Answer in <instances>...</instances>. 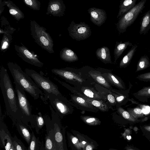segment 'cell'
<instances>
[{
  "label": "cell",
  "mask_w": 150,
  "mask_h": 150,
  "mask_svg": "<svg viewBox=\"0 0 150 150\" xmlns=\"http://www.w3.org/2000/svg\"><path fill=\"white\" fill-rule=\"evenodd\" d=\"M25 72L31 77L39 88L44 91L47 96L51 94L62 95L57 85L42 74L29 69H25Z\"/></svg>",
  "instance_id": "4"
},
{
  "label": "cell",
  "mask_w": 150,
  "mask_h": 150,
  "mask_svg": "<svg viewBox=\"0 0 150 150\" xmlns=\"http://www.w3.org/2000/svg\"><path fill=\"white\" fill-rule=\"evenodd\" d=\"M52 72L68 81H74L79 83H82L84 81L83 79L79 75L67 69H53Z\"/></svg>",
  "instance_id": "11"
},
{
  "label": "cell",
  "mask_w": 150,
  "mask_h": 150,
  "mask_svg": "<svg viewBox=\"0 0 150 150\" xmlns=\"http://www.w3.org/2000/svg\"><path fill=\"white\" fill-rule=\"evenodd\" d=\"M81 91L85 96L92 99L107 101L105 97L101 93L88 87L82 86Z\"/></svg>",
  "instance_id": "16"
},
{
  "label": "cell",
  "mask_w": 150,
  "mask_h": 150,
  "mask_svg": "<svg viewBox=\"0 0 150 150\" xmlns=\"http://www.w3.org/2000/svg\"><path fill=\"white\" fill-rule=\"evenodd\" d=\"M66 6L62 0H52L49 2L46 14L54 16L61 17L64 14Z\"/></svg>",
  "instance_id": "12"
},
{
  "label": "cell",
  "mask_w": 150,
  "mask_h": 150,
  "mask_svg": "<svg viewBox=\"0 0 150 150\" xmlns=\"http://www.w3.org/2000/svg\"><path fill=\"white\" fill-rule=\"evenodd\" d=\"M26 5L34 10H39L40 3L37 0H24L23 1Z\"/></svg>",
  "instance_id": "38"
},
{
  "label": "cell",
  "mask_w": 150,
  "mask_h": 150,
  "mask_svg": "<svg viewBox=\"0 0 150 150\" xmlns=\"http://www.w3.org/2000/svg\"><path fill=\"white\" fill-rule=\"evenodd\" d=\"M96 57L105 64H112L109 49L103 46L97 49L96 51Z\"/></svg>",
  "instance_id": "18"
},
{
  "label": "cell",
  "mask_w": 150,
  "mask_h": 150,
  "mask_svg": "<svg viewBox=\"0 0 150 150\" xmlns=\"http://www.w3.org/2000/svg\"><path fill=\"white\" fill-rule=\"evenodd\" d=\"M127 111L135 117L137 118L144 116L143 110L138 106L134 108H128Z\"/></svg>",
  "instance_id": "36"
},
{
  "label": "cell",
  "mask_w": 150,
  "mask_h": 150,
  "mask_svg": "<svg viewBox=\"0 0 150 150\" xmlns=\"http://www.w3.org/2000/svg\"><path fill=\"white\" fill-rule=\"evenodd\" d=\"M140 25L139 34H146L150 29V10L144 14L142 18Z\"/></svg>",
  "instance_id": "27"
},
{
  "label": "cell",
  "mask_w": 150,
  "mask_h": 150,
  "mask_svg": "<svg viewBox=\"0 0 150 150\" xmlns=\"http://www.w3.org/2000/svg\"><path fill=\"white\" fill-rule=\"evenodd\" d=\"M60 56L63 60L69 62L79 60L76 54L72 50L67 47L62 49L60 52Z\"/></svg>",
  "instance_id": "24"
},
{
  "label": "cell",
  "mask_w": 150,
  "mask_h": 150,
  "mask_svg": "<svg viewBox=\"0 0 150 150\" xmlns=\"http://www.w3.org/2000/svg\"><path fill=\"white\" fill-rule=\"evenodd\" d=\"M146 2V0H141L130 10L119 18L116 26L119 33L125 32L127 28L134 23L145 7L144 5Z\"/></svg>",
  "instance_id": "5"
},
{
  "label": "cell",
  "mask_w": 150,
  "mask_h": 150,
  "mask_svg": "<svg viewBox=\"0 0 150 150\" xmlns=\"http://www.w3.org/2000/svg\"><path fill=\"white\" fill-rule=\"evenodd\" d=\"M51 105L60 117L71 113L73 108L70 103L62 95L49 94L47 96Z\"/></svg>",
  "instance_id": "7"
},
{
  "label": "cell",
  "mask_w": 150,
  "mask_h": 150,
  "mask_svg": "<svg viewBox=\"0 0 150 150\" xmlns=\"http://www.w3.org/2000/svg\"><path fill=\"white\" fill-rule=\"evenodd\" d=\"M88 11L90 14L91 21L98 26L102 25L107 19L106 12L103 9L93 7L89 8Z\"/></svg>",
  "instance_id": "13"
},
{
  "label": "cell",
  "mask_w": 150,
  "mask_h": 150,
  "mask_svg": "<svg viewBox=\"0 0 150 150\" xmlns=\"http://www.w3.org/2000/svg\"><path fill=\"white\" fill-rule=\"evenodd\" d=\"M8 67L14 80L23 89L28 93L34 100H37L43 93L31 77L18 64L8 62Z\"/></svg>",
  "instance_id": "2"
},
{
  "label": "cell",
  "mask_w": 150,
  "mask_h": 150,
  "mask_svg": "<svg viewBox=\"0 0 150 150\" xmlns=\"http://www.w3.org/2000/svg\"></svg>",
  "instance_id": "46"
},
{
  "label": "cell",
  "mask_w": 150,
  "mask_h": 150,
  "mask_svg": "<svg viewBox=\"0 0 150 150\" xmlns=\"http://www.w3.org/2000/svg\"><path fill=\"white\" fill-rule=\"evenodd\" d=\"M72 104L77 108L84 111L97 112L99 110L82 97L75 94L71 95Z\"/></svg>",
  "instance_id": "14"
},
{
  "label": "cell",
  "mask_w": 150,
  "mask_h": 150,
  "mask_svg": "<svg viewBox=\"0 0 150 150\" xmlns=\"http://www.w3.org/2000/svg\"><path fill=\"white\" fill-rule=\"evenodd\" d=\"M71 141L74 144L76 145L78 148H80V144L77 138L75 137H72Z\"/></svg>",
  "instance_id": "42"
},
{
  "label": "cell",
  "mask_w": 150,
  "mask_h": 150,
  "mask_svg": "<svg viewBox=\"0 0 150 150\" xmlns=\"http://www.w3.org/2000/svg\"><path fill=\"white\" fill-rule=\"evenodd\" d=\"M21 136L29 145L32 138V133L29 131L28 127L21 121L17 122L14 125Z\"/></svg>",
  "instance_id": "17"
},
{
  "label": "cell",
  "mask_w": 150,
  "mask_h": 150,
  "mask_svg": "<svg viewBox=\"0 0 150 150\" xmlns=\"http://www.w3.org/2000/svg\"><path fill=\"white\" fill-rule=\"evenodd\" d=\"M132 86V84L129 82V87L126 90H110L115 98L116 104L121 105L125 104L129 101V94Z\"/></svg>",
  "instance_id": "15"
},
{
  "label": "cell",
  "mask_w": 150,
  "mask_h": 150,
  "mask_svg": "<svg viewBox=\"0 0 150 150\" xmlns=\"http://www.w3.org/2000/svg\"><path fill=\"white\" fill-rule=\"evenodd\" d=\"M137 0H125L120 1L117 18H119L129 11L136 5Z\"/></svg>",
  "instance_id": "20"
},
{
  "label": "cell",
  "mask_w": 150,
  "mask_h": 150,
  "mask_svg": "<svg viewBox=\"0 0 150 150\" xmlns=\"http://www.w3.org/2000/svg\"><path fill=\"white\" fill-rule=\"evenodd\" d=\"M0 86L7 115L14 125L17 122H22L23 116L19 106L15 90L6 69L3 66L0 68Z\"/></svg>",
  "instance_id": "1"
},
{
  "label": "cell",
  "mask_w": 150,
  "mask_h": 150,
  "mask_svg": "<svg viewBox=\"0 0 150 150\" xmlns=\"http://www.w3.org/2000/svg\"><path fill=\"white\" fill-rule=\"evenodd\" d=\"M117 111L124 118L129 121L134 122L137 120V118L131 115L127 111L120 107L117 108Z\"/></svg>",
  "instance_id": "35"
},
{
  "label": "cell",
  "mask_w": 150,
  "mask_h": 150,
  "mask_svg": "<svg viewBox=\"0 0 150 150\" xmlns=\"http://www.w3.org/2000/svg\"><path fill=\"white\" fill-rule=\"evenodd\" d=\"M138 47L137 45H133L131 49L120 61L119 64L120 68H125L129 64Z\"/></svg>",
  "instance_id": "26"
},
{
  "label": "cell",
  "mask_w": 150,
  "mask_h": 150,
  "mask_svg": "<svg viewBox=\"0 0 150 150\" xmlns=\"http://www.w3.org/2000/svg\"><path fill=\"white\" fill-rule=\"evenodd\" d=\"M43 146L38 138H37L33 132H32V138L28 150H43Z\"/></svg>",
  "instance_id": "32"
},
{
  "label": "cell",
  "mask_w": 150,
  "mask_h": 150,
  "mask_svg": "<svg viewBox=\"0 0 150 150\" xmlns=\"http://www.w3.org/2000/svg\"><path fill=\"white\" fill-rule=\"evenodd\" d=\"M67 29L69 35L73 39L77 41L86 39L91 34L90 27L84 22L76 23L73 21Z\"/></svg>",
  "instance_id": "8"
},
{
  "label": "cell",
  "mask_w": 150,
  "mask_h": 150,
  "mask_svg": "<svg viewBox=\"0 0 150 150\" xmlns=\"http://www.w3.org/2000/svg\"><path fill=\"white\" fill-rule=\"evenodd\" d=\"M78 96L82 97L90 104L103 112L108 111L109 108L107 105L103 100H97L89 98L80 93H77Z\"/></svg>",
  "instance_id": "21"
},
{
  "label": "cell",
  "mask_w": 150,
  "mask_h": 150,
  "mask_svg": "<svg viewBox=\"0 0 150 150\" xmlns=\"http://www.w3.org/2000/svg\"><path fill=\"white\" fill-rule=\"evenodd\" d=\"M98 86L100 88L97 86H96L97 87V88L100 89V90H98V91L101 93L105 97L107 100L111 105H116L115 98L111 91L108 88Z\"/></svg>",
  "instance_id": "30"
},
{
  "label": "cell",
  "mask_w": 150,
  "mask_h": 150,
  "mask_svg": "<svg viewBox=\"0 0 150 150\" xmlns=\"http://www.w3.org/2000/svg\"><path fill=\"white\" fill-rule=\"evenodd\" d=\"M136 78L142 81H150V72L139 74L136 77Z\"/></svg>",
  "instance_id": "40"
},
{
  "label": "cell",
  "mask_w": 150,
  "mask_h": 150,
  "mask_svg": "<svg viewBox=\"0 0 150 150\" xmlns=\"http://www.w3.org/2000/svg\"><path fill=\"white\" fill-rule=\"evenodd\" d=\"M129 101L131 102L133 104H137L143 110L146 109L147 107V105L142 104L132 98H129Z\"/></svg>",
  "instance_id": "41"
},
{
  "label": "cell",
  "mask_w": 150,
  "mask_h": 150,
  "mask_svg": "<svg viewBox=\"0 0 150 150\" xmlns=\"http://www.w3.org/2000/svg\"><path fill=\"white\" fill-rule=\"evenodd\" d=\"M133 96L139 101L147 102L150 98V86L143 87L136 92L133 94Z\"/></svg>",
  "instance_id": "25"
},
{
  "label": "cell",
  "mask_w": 150,
  "mask_h": 150,
  "mask_svg": "<svg viewBox=\"0 0 150 150\" xmlns=\"http://www.w3.org/2000/svg\"><path fill=\"white\" fill-rule=\"evenodd\" d=\"M13 145L16 150H28L23 142L15 135L12 138Z\"/></svg>",
  "instance_id": "37"
},
{
  "label": "cell",
  "mask_w": 150,
  "mask_h": 150,
  "mask_svg": "<svg viewBox=\"0 0 150 150\" xmlns=\"http://www.w3.org/2000/svg\"><path fill=\"white\" fill-rule=\"evenodd\" d=\"M103 75L107 81L117 88L120 90H126L125 83L119 77L110 73L104 74Z\"/></svg>",
  "instance_id": "19"
},
{
  "label": "cell",
  "mask_w": 150,
  "mask_h": 150,
  "mask_svg": "<svg viewBox=\"0 0 150 150\" xmlns=\"http://www.w3.org/2000/svg\"><path fill=\"white\" fill-rule=\"evenodd\" d=\"M150 67L149 59L148 56L144 55L141 56L137 64L135 72H137L144 70Z\"/></svg>",
  "instance_id": "31"
},
{
  "label": "cell",
  "mask_w": 150,
  "mask_h": 150,
  "mask_svg": "<svg viewBox=\"0 0 150 150\" xmlns=\"http://www.w3.org/2000/svg\"><path fill=\"white\" fill-rule=\"evenodd\" d=\"M10 150H16L15 149L13 145L11 147V149H10Z\"/></svg>",
  "instance_id": "44"
},
{
  "label": "cell",
  "mask_w": 150,
  "mask_h": 150,
  "mask_svg": "<svg viewBox=\"0 0 150 150\" xmlns=\"http://www.w3.org/2000/svg\"><path fill=\"white\" fill-rule=\"evenodd\" d=\"M12 40V36L9 33H4L1 41V50L5 52L9 47Z\"/></svg>",
  "instance_id": "33"
},
{
  "label": "cell",
  "mask_w": 150,
  "mask_h": 150,
  "mask_svg": "<svg viewBox=\"0 0 150 150\" xmlns=\"http://www.w3.org/2000/svg\"><path fill=\"white\" fill-rule=\"evenodd\" d=\"M3 116L0 115V137L1 146L5 150H10L13 145L12 137L3 120Z\"/></svg>",
  "instance_id": "10"
},
{
  "label": "cell",
  "mask_w": 150,
  "mask_h": 150,
  "mask_svg": "<svg viewBox=\"0 0 150 150\" xmlns=\"http://www.w3.org/2000/svg\"><path fill=\"white\" fill-rule=\"evenodd\" d=\"M45 150H56L54 143L48 134L45 136Z\"/></svg>",
  "instance_id": "39"
},
{
  "label": "cell",
  "mask_w": 150,
  "mask_h": 150,
  "mask_svg": "<svg viewBox=\"0 0 150 150\" xmlns=\"http://www.w3.org/2000/svg\"><path fill=\"white\" fill-rule=\"evenodd\" d=\"M82 143L83 144H85L86 143V142H85L84 141H83L82 142Z\"/></svg>",
  "instance_id": "45"
},
{
  "label": "cell",
  "mask_w": 150,
  "mask_h": 150,
  "mask_svg": "<svg viewBox=\"0 0 150 150\" xmlns=\"http://www.w3.org/2000/svg\"><path fill=\"white\" fill-rule=\"evenodd\" d=\"M30 34L35 42L50 54L54 52L53 40L46 29L35 21H30Z\"/></svg>",
  "instance_id": "3"
},
{
  "label": "cell",
  "mask_w": 150,
  "mask_h": 150,
  "mask_svg": "<svg viewBox=\"0 0 150 150\" xmlns=\"http://www.w3.org/2000/svg\"><path fill=\"white\" fill-rule=\"evenodd\" d=\"M132 43L129 41L123 42L122 41L120 42L117 41L116 43L114 50V63L115 64L117 60L122 55L123 52L126 49L128 46H131Z\"/></svg>",
  "instance_id": "23"
},
{
  "label": "cell",
  "mask_w": 150,
  "mask_h": 150,
  "mask_svg": "<svg viewBox=\"0 0 150 150\" xmlns=\"http://www.w3.org/2000/svg\"><path fill=\"white\" fill-rule=\"evenodd\" d=\"M31 126L35 129L37 133L43 127L45 124L43 116L40 112L34 115L33 118L30 122Z\"/></svg>",
  "instance_id": "28"
},
{
  "label": "cell",
  "mask_w": 150,
  "mask_h": 150,
  "mask_svg": "<svg viewBox=\"0 0 150 150\" xmlns=\"http://www.w3.org/2000/svg\"><path fill=\"white\" fill-rule=\"evenodd\" d=\"M6 5L9 9L10 13L17 21L24 18V15L20 9L10 0L5 1Z\"/></svg>",
  "instance_id": "22"
},
{
  "label": "cell",
  "mask_w": 150,
  "mask_h": 150,
  "mask_svg": "<svg viewBox=\"0 0 150 150\" xmlns=\"http://www.w3.org/2000/svg\"><path fill=\"white\" fill-rule=\"evenodd\" d=\"M14 83L19 106L23 116L22 122L30 127L28 123L33 119L34 115L32 113L31 106L25 91L17 83L14 82Z\"/></svg>",
  "instance_id": "6"
},
{
  "label": "cell",
  "mask_w": 150,
  "mask_h": 150,
  "mask_svg": "<svg viewBox=\"0 0 150 150\" xmlns=\"http://www.w3.org/2000/svg\"><path fill=\"white\" fill-rule=\"evenodd\" d=\"M86 150H93V147L90 145H88L86 147Z\"/></svg>",
  "instance_id": "43"
},
{
  "label": "cell",
  "mask_w": 150,
  "mask_h": 150,
  "mask_svg": "<svg viewBox=\"0 0 150 150\" xmlns=\"http://www.w3.org/2000/svg\"><path fill=\"white\" fill-rule=\"evenodd\" d=\"M88 73L90 76L98 83L109 90L111 89L112 87L109 83L100 73L92 71H90Z\"/></svg>",
  "instance_id": "29"
},
{
  "label": "cell",
  "mask_w": 150,
  "mask_h": 150,
  "mask_svg": "<svg viewBox=\"0 0 150 150\" xmlns=\"http://www.w3.org/2000/svg\"><path fill=\"white\" fill-rule=\"evenodd\" d=\"M81 119L86 123L90 125H95L100 124V121L98 118L88 116H81Z\"/></svg>",
  "instance_id": "34"
},
{
  "label": "cell",
  "mask_w": 150,
  "mask_h": 150,
  "mask_svg": "<svg viewBox=\"0 0 150 150\" xmlns=\"http://www.w3.org/2000/svg\"><path fill=\"white\" fill-rule=\"evenodd\" d=\"M21 45H14V48L17 54L24 61L35 66L42 67L44 64L37 57L33 52L30 51L21 43Z\"/></svg>",
  "instance_id": "9"
}]
</instances>
